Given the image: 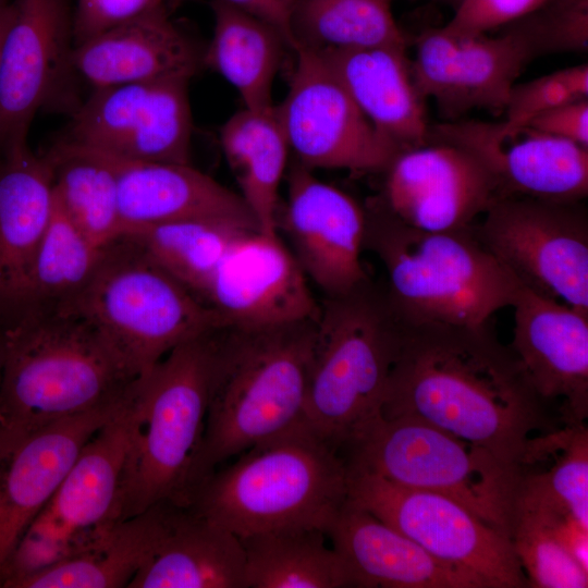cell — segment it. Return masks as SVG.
Listing matches in <instances>:
<instances>
[{
	"label": "cell",
	"mask_w": 588,
	"mask_h": 588,
	"mask_svg": "<svg viewBox=\"0 0 588 588\" xmlns=\"http://www.w3.org/2000/svg\"><path fill=\"white\" fill-rule=\"evenodd\" d=\"M542 403L489 321L403 324L381 414L425 421L522 468Z\"/></svg>",
	"instance_id": "obj_1"
},
{
	"label": "cell",
	"mask_w": 588,
	"mask_h": 588,
	"mask_svg": "<svg viewBox=\"0 0 588 588\" xmlns=\"http://www.w3.org/2000/svg\"><path fill=\"white\" fill-rule=\"evenodd\" d=\"M138 378L76 309L25 308L4 320L0 429L29 431L117 405Z\"/></svg>",
	"instance_id": "obj_2"
},
{
	"label": "cell",
	"mask_w": 588,
	"mask_h": 588,
	"mask_svg": "<svg viewBox=\"0 0 588 588\" xmlns=\"http://www.w3.org/2000/svg\"><path fill=\"white\" fill-rule=\"evenodd\" d=\"M317 320L218 329L198 487L224 462L303 422Z\"/></svg>",
	"instance_id": "obj_3"
},
{
	"label": "cell",
	"mask_w": 588,
	"mask_h": 588,
	"mask_svg": "<svg viewBox=\"0 0 588 588\" xmlns=\"http://www.w3.org/2000/svg\"><path fill=\"white\" fill-rule=\"evenodd\" d=\"M364 207V249L383 265L384 294L401 323L478 326L513 306L522 285L479 240L475 225L426 231L397 219L379 196Z\"/></svg>",
	"instance_id": "obj_4"
},
{
	"label": "cell",
	"mask_w": 588,
	"mask_h": 588,
	"mask_svg": "<svg viewBox=\"0 0 588 588\" xmlns=\"http://www.w3.org/2000/svg\"><path fill=\"white\" fill-rule=\"evenodd\" d=\"M347 486L341 452L301 422L218 467L189 506L238 538L308 528L326 534Z\"/></svg>",
	"instance_id": "obj_5"
},
{
	"label": "cell",
	"mask_w": 588,
	"mask_h": 588,
	"mask_svg": "<svg viewBox=\"0 0 588 588\" xmlns=\"http://www.w3.org/2000/svg\"><path fill=\"white\" fill-rule=\"evenodd\" d=\"M217 331L174 347L130 392L124 519L158 504L189 506L193 501Z\"/></svg>",
	"instance_id": "obj_6"
},
{
	"label": "cell",
	"mask_w": 588,
	"mask_h": 588,
	"mask_svg": "<svg viewBox=\"0 0 588 588\" xmlns=\"http://www.w3.org/2000/svg\"><path fill=\"white\" fill-rule=\"evenodd\" d=\"M319 304L303 422L341 451L381 413L403 326L370 278Z\"/></svg>",
	"instance_id": "obj_7"
},
{
	"label": "cell",
	"mask_w": 588,
	"mask_h": 588,
	"mask_svg": "<svg viewBox=\"0 0 588 588\" xmlns=\"http://www.w3.org/2000/svg\"><path fill=\"white\" fill-rule=\"evenodd\" d=\"M351 469L455 500L511 538L523 469L425 421L381 413L341 449Z\"/></svg>",
	"instance_id": "obj_8"
},
{
	"label": "cell",
	"mask_w": 588,
	"mask_h": 588,
	"mask_svg": "<svg viewBox=\"0 0 588 588\" xmlns=\"http://www.w3.org/2000/svg\"><path fill=\"white\" fill-rule=\"evenodd\" d=\"M64 306L90 320L139 377L177 345L229 326L127 236L106 246L90 282Z\"/></svg>",
	"instance_id": "obj_9"
},
{
	"label": "cell",
	"mask_w": 588,
	"mask_h": 588,
	"mask_svg": "<svg viewBox=\"0 0 588 588\" xmlns=\"http://www.w3.org/2000/svg\"><path fill=\"white\" fill-rule=\"evenodd\" d=\"M127 399L86 443L23 532L0 572V588H14L22 579L91 549L124 520Z\"/></svg>",
	"instance_id": "obj_10"
},
{
	"label": "cell",
	"mask_w": 588,
	"mask_h": 588,
	"mask_svg": "<svg viewBox=\"0 0 588 588\" xmlns=\"http://www.w3.org/2000/svg\"><path fill=\"white\" fill-rule=\"evenodd\" d=\"M475 231L522 286L588 315V210L583 200L503 196Z\"/></svg>",
	"instance_id": "obj_11"
},
{
	"label": "cell",
	"mask_w": 588,
	"mask_h": 588,
	"mask_svg": "<svg viewBox=\"0 0 588 588\" xmlns=\"http://www.w3.org/2000/svg\"><path fill=\"white\" fill-rule=\"evenodd\" d=\"M347 501L406 536L438 560L478 578L486 588L528 581L512 540L445 495L402 487L348 468Z\"/></svg>",
	"instance_id": "obj_12"
},
{
	"label": "cell",
	"mask_w": 588,
	"mask_h": 588,
	"mask_svg": "<svg viewBox=\"0 0 588 588\" xmlns=\"http://www.w3.org/2000/svg\"><path fill=\"white\" fill-rule=\"evenodd\" d=\"M189 81L94 89L72 112L61 142L124 160L192 164Z\"/></svg>",
	"instance_id": "obj_13"
},
{
	"label": "cell",
	"mask_w": 588,
	"mask_h": 588,
	"mask_svg": "<svg viewBox=\"0 0 588 588\" xmlns=\"http://www.w3.org/2000/svg\"><path fill=\"white\" fill-rule=\"evenodd\" d=\"M294 52L287 95L274 110L297 161L310 170L383 172L402 150L376 130L317 53Z\"/></svg>",
	"instance_id": "obj_14"
},
{
	"label": "cell",
	"mask_w": 588,
	"mask_h": 588,
	"mask_svg": "<svg viewBox=\"0 0 588 588\" xmlns=\"http://www.w3.org/2000/svg\"><path fill=\"white\" fill-rule=\"evenodd\" d=\"M68 0H13L0 50V151L27 138L35 114L69 95L76 75Z\"/></svg>",
	"instance_id": "obj_15"
},
{
	"label": "cell",
	"mask_w": 588,
	"mask_h": 588,
	"mask_svg": "<svg viewBox=\"0 0 588 588\" xmlns=\"http://www.w3.org/2000/svg\"><path fill=\"white\" fill-rule=\"evenodd\" d=\"M379 198L404 223L426 231H458L502 197L486 163L470 150L428 143L399 152L383 171Z\"/></svg>",
	"instance_id": "obj_16"
},
{
	"label": "cell",
	"mask_w": 588,
	"mask_h": 588,
	"mask_svg": "<svg viewBox=\"0 0 588 588\" xmlns=\"http://www.w3.org/2000/svg\"><path fill=\"white\" fill-rule=\"evenodd\" d=\"M287 200L279 207L278 231L323 296L344 294L370 277L362 264L366 211L347 193L320 181L296 161L287 172Z\"/></svg>",
	"instance_id": "obj_17"
},
{
	"label": "cell",
	"mask_w": 588,
	"mask_h": 588,
	"mask_svg": "<svg viewBox=\"0 0 588 588\" xmlns=\"http://www.w3.org/2000/svg\"><path fill=\"white\" fill-rule=\"evenodd\" d=\"M197 297L229 326L266 327L318 319L320 304L280 237L259 230L242 235Z\"/></svg>",
	"instance_id": "obj_18"
},
{
	"label": "cell",
	"mask_w": 588,
	"mask_h": 588,
	"mask_svg": "<svg viewBox=\"0 0 588 588\" xmlns=\"http://www.w3.org/2000/svg\"><path fill=\"white\" fill-rule=\"evenodd\" d=\"M530 61L507 30L489 37L433 28L416 39L409 70L420 97L432 98L443 115L456 119L474 109L504 111L516 78Z\"/></svg>",
	"instance_id": "obj_19"
},
{
	"label": "cell",
	"mask_w": 588,
	"mask_h": 588,
	"mask_svg": "<svg viewBox=\"0 0 588 588\" xmlns=\"http://www.w3.org/2000/svg\"><path fill=\"white\" fill-rule=\"evenodd\" d=\"M125 400L29 431L0 429V572L83 448Z\"/></svg>",
	"instance_id": "obj_20"
},
{
	"label": "cell",
	"mask_w": 588,
	"mask_h": 588,
	"mask_svg": "<svg viewBox=\"0 0 588 588\" xmlns=\"http://www.w3.org/2000/svg\"><path fill=\"white\" fill-rule=\"evenodd\" d=\"M429 143L464 147L494 175L502 197L579 201L588 195V148L523 127L500 137L497 123L464 121L429 126Z\"/></svg>",
	"instance_id": "obj_21"
},
{
	"label": "cell",
	"mask_w": 588,
	"mask_h": 588,
	"mask_svg": "<svg viewBox=\"0 0 588 588\" xmlns=\"http://www.w3.org/2000/svg\"><path fill=\"white\" fill-rule=\"evenodd\" d=\"M510 347L543 400L562 399L571 424L588 415V315L520 286Z\"/></svg>",
	"instance_id": "obj_22"
},
{
	"label": "cell",
	"mask_w": 588,
	"mask_h": 588,
	"mask_svg": "<svg viewBox=\"0 0 588 588\" xmlns=\"http://www.w3.org/2000/svg\"><path fill=\"white\" fill-rule=\"evenodd\" d=\"M203 47L163 4L74 46L76 75L93 89L166 78H188L201 68Z\"/></svg>",
	"instance_id": "obj_23"
},
{
	"label": "cell",
	"mask_w": 588,
	"mask_h": 588,
	"mask_svg": "<svg viewBox=\"0 0 588 588\" xmlns=\"http://www.w3.org/2000/svg\"><path fill=\"white\" fill-rule=\"evenodd\" d=\"M54 199L52 164L19 139L0 151V318L26 304L37 248L50 221Z\"/></svg>",
	"instance_id": "obj_24"
},
{
	"label": "cell",
	"mask_w": 588,
	"mask_h": 588,
	"mask_svg": "<svg viewBox=\"0 0 588 588\" xmlns=\"http://www.w3.org/2000/svg\"><path fill=\"white\" fill-rule=\"evenodd\" d=\"M99 154L114 171L125 232L136 226L189 219L219 220L259 230L240 194L192 164L132 161Z\"/></svg>",
	"instance_id": "obj_25"
},
{
	"label": "cell",
	"mask_w": 588,
	"mask_h": 588,
	"mask_svg": "<svg viewBox=\"0 0 588 588\" xmlns=\"http://www.w3.org/2000/svg\"><path fill=\"white\" fill-rule=\"evenodd\" d=\"M158 505L154 546L127 588H246L236 535L191 506Z\"/></svg>",
	"instance_id": "obj_26"
},
{
	"label": "cell",
	"mask_w": 588,
	"mask_h": 588,
	"mask_svg": "<svg viewBox=\"0 0 588 588\" xmlns=\"http://www.w3.org/2000/svg\"><path fill=\"white\" fill-rule=\"evenodd\" d=\"M326 536L347 564L356 588H486L347 500Z\"/></svg>",
	"instance_id": "obj_27"
},
{
	"label": "cell",
	"mask_w": 588,
	"mask_h": 588,
	"mask_svg": "<svg viewBox=\"0 0 588 588\" xmlns=\"http://www.w3.org/2000/svg\"><path fill=\"white\" fill-rule=\"evenodd\" d=\"M315 53L382 136L402 151L428 144L425 100L413 83L405 48H342Z\"/></svg>",
	"instance_id": "obj_28"
},
{
	"label": "cell",
	"mask_w": 588,
	"mask_h": 588,
	"mask_svg": "<svg viewBox=\"0 0 588 588\" xmlns=\"http://www.w3.org/2000/svg\"><path fill=\"white\" fill-rule=\"evenodd\" d=\"M213 32L203 64L238 91L245 108L273 107L272 85L284 48L282 35L270 25L221 0H212Z\"/></svg>",
	"instance_id": "obj_29"
},
{
	"label": "cell",
	"mask_w": 588,
	"mask_h": 588,
	"mask_svg": "<svg viewBox=\"0 0 588 588\" xmlns=\"http://www.w3.org/2000/svg\"><path fill=\"white\" fill-rule=\"evenodd\" d=\"M220 143L259 231L279 233V187L290 148L274 106L234 113L220 128Z\"/></svg>",
	"instance_id": "obj_30"
},
{
	"label": "cell",
	"mask_w": 588,
	"mask_h": 588,
	"mask_svg": "<svg viewBox=\"0 0 588 588\" xmlns=\"http://www.w3.org/2000/svg\"><path fill=\"white\" fill-rule=\"evenodd\" d=\"M320 529L255 534L241 539L246 588L355 587L343 558Z\"/></svg>",
	"instance_id": "obj_31"
},
{
	"label": "cell",
	"mask_w": 588,
	"mask_h": 588,
	"mask_svg": "<svg viewBox=\"0 0 588 588\" xmlns=\"http://www.w3.org/2000/svg\"><path fill=\"white\" fill-rule=\"evenodd\" d=\"M52 164L53 197L74 224L96 245L106 247L122 237L114 171L98 151L57 143L48 152Z\"/></svg>",
	"instance_id": "obj_32"
},
{
	"label": "cell",
	"mask_w": 588,
	"mask_h": 588,
	"mask_svg": "<svg viewBox=\"0 0 588 588\" xmlns=\"http://www.w3.org/2000/svg\"><path fill=\"white\" fill-rule=\"evenodd\" d=\"M158 523L155 505L120 522L91 549L22 579L14 588H127L150 553Z\"/></svg>",
	"instance_id": "obj_33"
},
{
	"label": "cell",
	"mask_w": 588,
	"mask_h": 588,
	"mask_svg": "<svg viewBox=\"0 0 588 588\" xmlns=\"http://www.w3.org/2000/svg\"><path fill=\"white\" fill-rule=\"evenodd\" d=\"M389 0H296L291 30L297 48L309 51L406 47Z\"/></svg>",
	"instance_id": "obj_34"
},
{
	"label": "cell",
	"mask_w": 588,
	"mask_h": 588,
	"mask_svg": "<svg viewBox=\"0 0 588 588\" xmlns=\"http://www.w3.org/2000/svg\"><path fill=\"white\" fill-rule=\"evenodd\" d=\"M230 222L208 219L168 221L127 230L161 268L196 296L229 248L246 232Z\"/></svg>",
	"instance_id": "obj_35"
},
{
	"label": "cell",
	"mask_w": 588,
	"mask_h": 588,
	"mask_svg": "<svg viewBox=\"0 0 588 588\" xmlns=\"http://www.w3.org/2000/svg\"><path fill=\"white\" fill-rule=\"evenodd\" d=\"M105 248L86 236L54 200L34 259L24 309L74 301L96 273Z\"/></svg>",
	"instance_id": "obj_36"
},
{
	"label": "cell",
	"mask_w": 588,
	"mask_h": 588,
	"mask_svg": "<svg viewBox=\"0 0 588 588\" xmlns=\"http://www.w3.org/2000/svg\"><path fill=\"white\" fill-rule=\"evenodd\" d=\"M526 454H540L552 462L543 471H523L522 488L571 513L588 528V430L586 426L571 424L554 433L530 438Z\"/></svg>",
	"instance_id": "obj_37"
},
{
	"label": "cell",
	"mask_w": 588,
	"mask_h": 588,
	"mask_svg": "<svg viewBox=\"0 0 588 588\" xmlns=\"http://www.w3.org/2000/svg\"><path fill=\"white\" fill-rule=\"evenodd\" d=\"M511 540L529 587H588V572L559 541L541 504L522 490Z\"/></svg>",
	"instance_id": "obj_38"
},
{
	"label": "cell",
	"mask_w": 588,
	"mask_h": 588,
	"mask_svg": "<svg viewBox=\"0 0 588 588\" xmlns=\"http://www.w3.org/2000/svg\"><path fill=\"white\" fill-rule=\"evenodd\" d=\"M530 59L588 50V0H546L529 14L506 25Z\"/></svg>",
	"instance_id": "obj_39"
},
{
	"label": "cell",
	"mask_w": 588,
	"mask_h": 588,
	"mask_svg": "<svg viewBox=\"0 0 588 588\" xmlns=\"http://www.w3.org/2000/svg\"><path fill=\"white\" fill-rule=\"evenodd\" d=\"M583 99H588L587 63L514 85L504 109L506 119L497 123L498 135L512 136L542 112Z\"/></svg>",
	"instance_id": "obj_40"
},
{
	"label": "cell",
	"mask_w": 588,
	"mask_h": 588,
	"mask_svg": "<svg viewBox=\"0 0 588 588\" xmlns=\"http://www.w3.org/2000/svg\"><path fill=\"white\" fill-rule=\"evenodd\" d=\"M546 0H461L454 16L442 27L461 36L485 34L529 14Z\"/></svg>",
	"instance_id": "obj_41"
},
{
	"label": "cell",
	"mask_w": 588,
	"mask_h": 588,
	"mask_svg": "<svg viewBox=\"0 0 588 588\" xmlns=\"http://www.w3.org/2000/svg\"><path fill=\"white\" fill-rule=\"evenodd\" d=\"M164 0H77L72 13L73 44L87 39L133 20Z\"/></svg>",
	"instance_id": "obj_42"
},
{
	"label": "cell",
	"mask_w": 588,
	"mask_h": 588,
	"mask_svg": "<svg viewBox=\"0 0 588 588\" xmlns=\"http://www.w3.org/2000/svg\"><path fill=\"white\" fill-rule=\"evenodd\" d=\"M527 126L588 148V99L547 110L532 119Z\"/></svg>",
	"instance_id": "obj_43"
},
{
	"label": "cell",
	"mask_w": 588,
	"mask_h": 588,
	"mask_svg": "<svg viewBox=\"0 0 588 588\" xmlns=\"http://www.w3.org/2000/svg\"><path fill=\"white\" fill-rule=\"evenodd\" d=\"M248 15L270 25L284 38L293 50L294 41L291 30L292 10L281 0H221Z\"/></svg>",
	"instance_id": "obj_44"
},
{
	"label": "cell",
	"mask_w": 588,
	"mask_h": 588,
	"mask_svg": "<svg viewBox=\"0 0 588 588\" xmlns=\"http://www.w3.org/2000/svg\"><path fill=\"white\" fill-rule=\"evenodd\" d=\"M12 12V1L0 0V50Z\"/></svg>",
	"instance_id": "obj_45"
},
{
	"label": "cell",
	"mask_w": 588,
	"mask_h": 588,
	"mask_svg": "<svg viewBox=\"0 0 588 588\" xmlns=\"http://www.w3.org/2000/svg\"><path fill=\"white\" fill-rule=\"evenodd\" d=\"M3 331H4V321L0 318V376H1L2 357H3Z\"/></svg>",
	"instance_id": "obj_46"
},
{
	"label": "cell",
	"mask_w": 588,
	"mask_h": 588,
	"mask_svg": "<svg viewBox=\"0 0 588 588\" xmlns=\"http://www.w3.org/2000/svg\"><path fill=\"white\" fill-rule=\"evenodd\" d=\"M284 4H286L291 10H293V7L295 4L296 0H281Z\"/></svg>",
	"instance_id": "obj_47"
},
{
	"label": "cell",
	"mask_w": 588,
	"mask_h": 588,
	"mask_svg": "<svg viewBox=\"0 0 588 588\" xmlns=\"http://www.w3.org/2000/svg\"><path fill=\"white\" fill-rule=\"evenodd\" d=\"M389 1H392V0H389Z\"/></svg>",
	"instance_id": "obj_48"
}]
</instances>
